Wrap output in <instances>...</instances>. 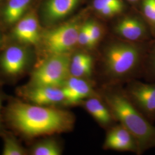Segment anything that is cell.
Returning a JSON list of instances; mask_svg holds the SVG:
<instances>
[{
    "label": "cell",
    "mask_w": 155,
    "mask_h": 155,
    "mask_svg": "<svg viewBox=\"0 0 155 155\" xmlns=\"http://www.w3.org/2000/svg\"><path fill=\"white\" fill-rule=\"evenodd\" d=\"M5 118L12 129L27 139L66 133L75 124V117L68 111L19 100L9 103Z\"/></svg>",
    "instance_id": "1"
},
{
    "label": "cell",
    "mask_w": 155,
    "mask_h": 155,
    "mask_svg": "<svg viewBox=\"0 0 155 155\" xmlns=\"http://www.w3.org/2000/svg\"><path fill=\"white\" fill-rule=\"evenodd\" d=\"M112 116L132 134L139 147L140 155L155 148V127L144 116L120 90L108 89L104 93Z\"/></svg>",
    "instance_id": "2"
},
{
    "label": "cell",
    "mask_w": 155,
    "mask_h": 155,
    "mask_svg": "<svg viewBox=\"0 0 155 155\" xmlns=\"http://www.w3.org/2000/svg\"><path fill=\"white\" fill-rule=\"evenodd\" d=\"M137 45L116 43L109 45L104 56L103 67L111 79L120 80L140 72L143 74L145 56Z\"/></svg>",
    "instance_id": "3"
},
{
    "label": "cell",
    "mask_w": 155,
    "mask_h": 155,
    "mask_svg": "<svg viewBox=\"0 0 155 155\" xmlns=\"http://www.w3.org/2000/svg\"><path fill=\"white\" fill-rule=\"evenodd\" d=\"M68 54L47 56L32 72L28 86L62 87L70 77Z\"/></svg>",
    "instance_id": "4"
},
{
    "label": "cell",
    "mask_w": 155,
    "mask_h": 155,
    "mask_svg": "<svg viewBox=\"0 0 155 155\" xmlns=\"http://www.w3.org/2000/svg\"><path fill=\"white\" fill-rule=\"evenodd\" d=\"M81 25L68 22L42 32L40 43L48 56L68 54L78 44Z\"/></svg>",
    "instance_id": "5"
},
{
    "label": "cell",
    "mask_w": 155,
    "mask_h": 155,
    "mask_svg": "<svg viewBox=\"0 0 155 155\" xmlns=\"http://www.w3.org/2000/svg\"><path fill=\"white\" fill-rule=\"evenodd\" d=\"M129 99L150 122L155 121V81L144 83L134 81L127 89Z\"/></svg>",
    "instance_id": "6"
},
{
    "label": "cell",
    "mask_w": 155,
    "mask_h": 155,
    "mask_svg": "<svg viewBox=\"0 0 155 155\" xmlns=\"http://www.w3.org/2000/svg\"><path fill=\"white\" fill-rule=\"evenodd\" d=\"M30 61L31 55L26 45H12L0 56V68L6 76L17 77L26 70Z\"/></svg>",
    "instance_id": "7"
},
{
    "label": "cell",
    "mask_w": 155,
    "mask_h": 155,
    "mask_svg": "<svg viewBox=\"0 0 155 155\" xmlns=\"http://www.w3.org/2000/svg\"><path fill=\"white\" fill-rule=\"evenodd\" d=\"M19 93L26 102L36 105L55 106L64 104L65 100L61 87L26 86Z\"/></svg>",
    "instance_id": "8"
},
{
    "label": "cell",
    "mask_w": 155,
    "mask_h": 155,
    "mask_svg": "<svg viewBox=\"0 0 155 155\" xmlns=\"http://www.w3.org/2000/svg\"><path fill=\"white\" fill-rule=\"evenodd\" d=\"M42 32L35 12H30L15 24L12 31V38L18 44L24 45H38Z\"/></svg>",
    "instance_id": "9"
},
{
    "label": "cell",
    "mask_w": 155,
    "mask_h": 155,
    "mask_svg": "<svg viewBox=\"0 0 155 155\" xmlns=\"http://www.w3.org/2000/svg\"><path fill=\"white\" fill-rule=\"evenodd\" d=\"M104 148L106 150L131 152L140 155L136 140L121 124L111 128L107 133Z\"/></svg>",
    "instance_id": "10"
},
{
    "label": "cell",
    "mask_w": 155,
    "mask_h": 155,
    "mask_svg": "<svg viewBox=\"0 0 155 155\" xmlns=\"http://www.w3.org/2000/svg\"><path fill=\"white\" fill-rule=\"evenodd\" d=\"M61 88L66 105H74L96 96L91 85L84 78L70 76Z\"/></svg>",
    "instance_id": "11"
},
{
    "label": "cell",
    "mask_w": 155,
    "mask_h": 155,
    "mask_svg": "<svg viewBox=\"0 0 155 155\" xmlns=\"http://www.w3.org/2000/svg\"><path fill=\"white\" fill-rule=\"evenodd\" d=\"M81 0H47L43 10L45 22L52 24L68 16Z\"/></svg>",
    "instance_id": "12"
},
{
    "label": "cell",
    "mask_w": 155,
    "mask_h": 155,
    "mask_svg": "<svg viewBox=\"0 0 155 155\" xmlns=\"http://www.w3.org/2000/svg\"><path fill=\"white\" fill-rule=\"evenodd\" d=\"M115 31L118 35L130 41H137L147 36L148 31L143 22L133 17L124 18L117 24Z\"/></svg>",
    "instance_id": "13"
},
{
    "label": "cell",
    "mask_w": 155,
    "mask_h": 155,
    "mask_svg": "<svg viewBox=\"0 0 155 155\" xmlns=\"http://www.w3.org/2000/svg\"><path fill=\"white\" fill-rule=\"evenodd\" d=\"M82 102L85 109L101 126L107 127L112 122L114 118L109 108L97 96L88 98Z\"/></svg>",
    "instance_id": "14"
},
{
    "label": "cell",
    "mask_w": 155,
    "mask_h": 155,
    "mask_svg": "<svg viewBox=\"0 0 155 155\" xmlns=\"http://www.w3.org/2000/svg\"><path fill=\"white\" fill-rule=\"evenodd\" d=\"M93 59L91 56L84 52H79L71 57L70 65V76L87 78L92 75Z\"/></svg>",
    "instance_id": "15"
},
{
    "label": "cell",
    "mask_w": 155,
    "mask_h": 155,
    "mask_svg": "<svg viewBox=\"0 0 155 155\" xmlns=\"http://www.w3.org/2000/svg\"><path fill=\"white\" fill-rule=\"evenodd\" d=\"M32 0H8L3 10V18L8 25L15 24L24 16Z\"/></svg>",
    "instance_id": "16"
},
{
    "label": "cell",
    "mask_w": 155,
    "mask_h": 155,
    "mask_svg": "<svg viewBox=\"0 0 155 155\" xmlns=\"http://www.w3.org/2000/svg\"><path fill=\"white\" fill-rule=\"evenodd\" d=\"M30 154L32 155H60L62 149L59 143L54 139H43L31 147Z\"/></svg>",
    "instance_id": "17"
},
{
    "label": "cell",
    "mask_w": 155,
    "mask_h": 155,
    "mask_svg": "<svg viewBox=\"0 0 155 155\" xmlns=\"http://www.w3.org/2000/svg\"><path fill=\"white\" fill-rule=\"evenodd\" d=\"M4 147L2 152L3 155H24L27 150L19 143L18 140L11 134L3 133Z\"/></svg>",
    "instance_id": "18"
},
{
    "label": "cell",
    "mask_w": 155,
    "mask_h": 155,
    "mask_svg": "<svg viewBox=\"0 0 155 155\" xmlns=\"http://www.w3.org/2000/svg\"><path fill=\"white\" fill-rule=\"evenodd\" d=\"M143 75L149 82L155 81V46L150 55L145 56Z\"/></svg>",
    "instance_id": "19"
},
{
    "label": "cell",
    "mask_w": 155,
    "mask_h": 155,
    "mask_svg": "<svg viewBox=\"0 0 155 155\" xmlns=\"http://www.w3.org/2000/svg\"><path fill=\"white\" fill-rule=\"evenodd\" d=\"M78 44H79L87 48H91L94 47L90 38L86 23L81 25L78 33Z\"/></svg>",
    "instance_id": "20"
},
{
    "label": "cell",
    "mask_w": 155,
    "mask_h": 155,
    "mask_svg": "<svg viewBox=\"0 0 155 155\" xmlns=\"http://www.w3.org/2000/svg\"><path fill=\"white\" fill-rule=\"evenodd\" d=\"M86 25L88 29L90 38L93 46L96 45L100 40L102 35L101 29L97 23L93 21L86 22Z\"/></svg>",
    "instance_id": "21"
},
{
    "label": "cell",
    "mask_w": 155,
    "mask_h": 155,
    "mask_svg": "<svg viewBox=\"0 0 155 155\" xmlns=\"http://www.w3.org/2000/svg\"><path fill=\"white\" fill-rule=\"evenodd\" d=\"M93 4L95 9L98 12L109 6L123 8V4L121 0H94Z\"/></svg>",
    "instance_id": "22"
},
{
    "label": "cell",
    "mask_w": 155,
    "mask_h": 155,
    "mask_svg": "<svg viewBox=\"0 0 155 155\" xmlns=\"http://www.w3.org/2000/svg\"><path fill=\"white\" fill-rule=\"evenodd\" d=\"M143 8L145 16L151 24L155 14V0H144Z\"/></svg>",
    "instance_id": "23"
},
{
    "label": "cell",
    "mask_w": 155,
    "mask_h": 155,
    "mask_svg": "<svg viewBox=\"0 0 155 155\" xmlns=\"http://www.w3.org/2000/svg\"><path fill=\"white\" fill-rule=\"evenodd\" d=\"M123 8L116 6H109L103 8L100 10L98 12L105 16H112L121 12Z\"/></svg>",
    "instance_id": "24"
},
{
    "label": "cell",
    "mask_w": 155,
    "mask_h": 155,
    "mask_svg": "<svg viewBox=\"0 0 155 155\" xmlns=\"http://www.w3.org/2000/svg\"><path fill=\"white\" fill-rule=\"evenodd\" d=\"M2 94L0 92V131L1 130V127H2V124H1V122H2V116H1V109H2Z\"/></svg>",
    "instance_id": "25"
},
{
    "label": "cell",
    "mask_w": 155,
    "mask_h": 155,
    "mask_svg": "<svg viewBox=\"0 0 155 155\" xmlns=\"http://www.w3.org/2000/svg\"><path fill=\"white\" fill-rule=\"evenodd\" d=\"M1 40H2V37H1V33L0 32V44H1Z\"/></svg>",
    "instance_id": "26"
},
{
    "label": "cell",
    "mask_w": 155,
    "mask_h": 155,
    "mask_svg": "<svg viewBox=\"0 0 155 155\" xmlns=\"http://www.w3.org/2000/svg\"><path fill=\"white\" fill-rule=\"evenodd\" d=\"M129 1H131V2H134V1H136L137 0H128Z\"/></svg>",
    "instance_id": "27"
},
{
    "label": "cell",
    "mask_w": 155,
    "mask_h": 155,
    "mask_svg": "<svg viewBox=\"0 0 155 155\" xmlns=\"http://www.w3.org/2000/svg\"><path fill=\"white\" fill-rule=\"evenodd\" d=\"M2 1H3V0H0V2H1Z\"/></svg>",
    "instance_id": "28"
}]
</instances>
